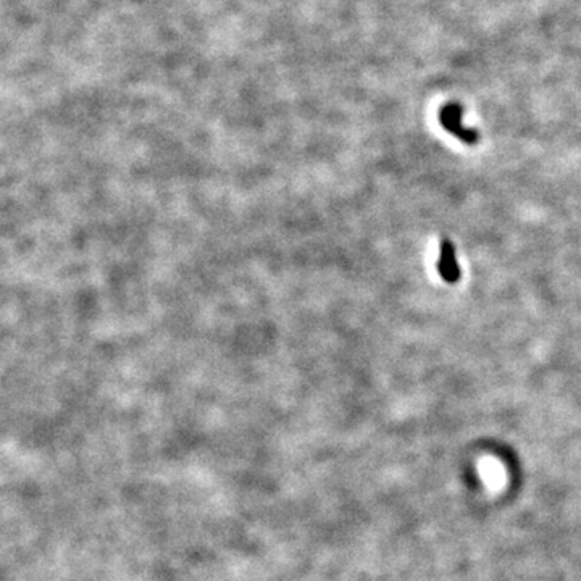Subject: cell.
I'll list each match as a JSON object with an SVG mask.
<instances>
[{"instance_id":"1","label":"cell","mask_w":581,"mask_h":581,"mask_svg":"<svg viewBox=\"0 0 581 581\" xmlns=\"http://www.w3.org/2000/svg\"><path fill=\"white\" fill-rule=\"evenodd\" d=\"M439 118H441L442 126L446 128L449 133L457 136V138L464 141L465 144H476V141L480 139L478 131L462 125V108L460 105H457V103H451V105L444 107Z\"/></svg>"},{"instance_id":"2","label":"cell","mask_w":581,"mask_h":581,"mask_svg":"<svg viewBox=\"0 0 581 581\" xmlns=\"http://www.w3.org/2000/svg\"><path fill=\"white\" fill-rule=\"evenodd\" d=\"M438 272L446 283H457L460 280V267L457 263L456 247L451 241H442L441 252H439Z\"/></svg>"}]
</instances>
